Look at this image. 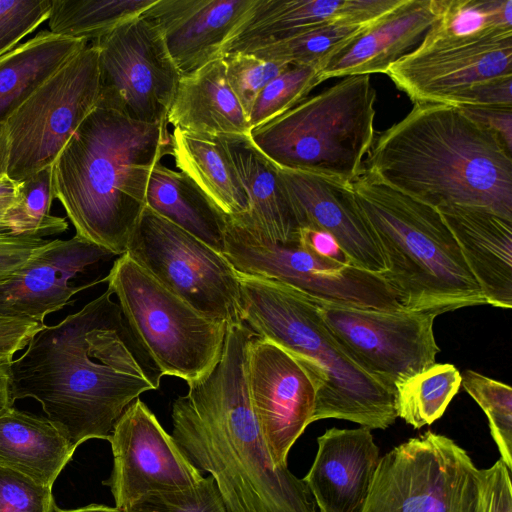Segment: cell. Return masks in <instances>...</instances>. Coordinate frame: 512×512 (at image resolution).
<instances>
[{
    "instance_id": "cell-1",
    "label": "cell",
    "mask_w": 512,
    "mask_h": 512,
    "mask_svg": "<svg viewBox=\"0 0 512 512\" xmlns=\"http://www.w3.org/2000/svg\"><path fill=\"white\" fill-rule=\"evenodd\" d=\"M106 290L60 323L45 326L7 366L13 400L34 398L75 446L109 440L124 410L162 373Z\"/></svg>"
},
{
    "instance_id": "cell-2",
    "label": "cell",
    "mask_w": 512,
    "mask_h": 512,
    "mask_svg": "<svg viewBox=\"0 0 512 512\" xmlns=\"http://www.w3.org/2000/svg\"><path fill=\"white\" fill-rule=\"evenodd\" d=\"M255 334L228 327L220 360L172 404V437L214 479L228 512H318L303 479L271 459L255 416L246 374Z\"/></svg>"
},
{
    "instance_id": "cell-3",
    "label": "cell",
    "mask_w": 512,
    "mask_h": 512,
    "mask_svg": "<svg viewBox=\"0 0 512 512\" xmlns=\"http://www.w3.org/2000/svg\"><path fill=\"white\" fill-rule=\"evenodd\" d=\"M457 107L416 103L379 133L363 171L437 209L479 207L512 220V157Z\"/></svg>"
},
{
    "instance_id": "cell-4",
    "label": "cell",
    "mask_w": 512,
    "mask_h": 512,
    "mask_svg": "<svg viewBox=\"0 0 512 512\" xmlns=\"http://www.w3.org/2000/svg\"><path fill=\"white\" fill-rule=\"evenodd\" d=\"M168 122L131 120L96 107L53 163V192L78 237L126 253L146 206L152 168L172 153Z\"/></svg>"
},
{
    "instance_id": "cell-5",
    "label": "cell",
    "mask_w": 512,
    "mask_h": 512,
    "mask_svg": "<svg viewBox=\"0 0 512 512\" xmlns=\"http://www.w3.org/2000/svg\"><path fill=\"white\" fill-rule=\"evenodd\" d=\"M238 279L242 322L257 337L290 354L315 383L312 423L335 418L370 430L395 423L394 389L350 356L324 322L314 298L274 280L242 274Z\"/></svg>"
},
{
    "instance_id": "cell-6",
    "label": "cell",
    "mask_w": 512,
    "mask_h": 512,
    "mask_svg": "<svg viewBox=\"0 0 512 512\" xmlns=\"http://www.w3.org/2000/svg\"><path fill=\"white\" fill-rule=\"evenodd\" d=\"M351 190L385 257L383 277L403 308L438 316L486 304L437 208L364 171Z\"/></svg>"
},
{
    "instance_id": "cell-7",
    "label": "cell",
    "mask_w": 512,
    "mask_h": 512,
    "mask_svg": "<svg viewBox=\"0 0 512 512\" xmlns=\"http://www.w3.org/2000/svg\"><path fill=\"white\" fill-rule=\"evenodd\" d=\"M371 75L344 77L251 129L253 144L275 166L350 184L363 173L375 138Z\"/></svg>"
},
{
    "instance_id": "cell-8",
    "label": "cell",
    "mask_w": 512,
    "mask_h": 512,
    "mask_svg": "<svg viewBox=\"0 0 512 512\" xmlns=\"http://www.w3.org/2000/svg\"><path fill=\"white\" fill-rule=\"evenodd\" d=\"M132 332L162 375L187 384L220 360L229 325L208 318L165 288L127 254L103 278Z\"/></svg>"
},
{
    "instance_id": "cell-9",
    "label": "cell",
    "mask_w": 512,
    "mask_h": 512,
    "mask_svg": "<svg viewBox=\"0 0 512 512\" xmlns=\"http://www.w3.org/2000/svg\"><path fill=\"white\" fill-rule=\"evenodd\" d=\"M98 99V50L89 42L2 125L1 173L21 181L53 165Z\"/></svg>"
},
{
    "instance_id": "cell-10",
    "label": "cell",
    "mask_w": 512,
    "mask_h": 512,
    "mask_svg": "<svg viewBox=\"0 0 512 512\" xmlns=\"http://www.w3.org/2000/svg\"><path fill=\"white\" fill-rule=\"evenodd\" d=\"M362 512H482V472L467 451L432 431L380 457Z\"/></svg>"
},
{
    "instance_id": "cell-11",
    "label": "cell",
    "mask_w": 512,
    "mask_h": 512,
    "mask_svg": "<svg viewBox=\"0 0 512 512\" xmlns=\"http://www.w3.org/2000/svg\"><path fill=\"white\" fill-rule=\"evenodd\" d=\"M198 313L243 323L238 274L223 256L145 206L126 253Z\"/></svg>"
},
{
    "instance_id": "cell-12",
    "label": "cell",
    "mask_w": 512,
    "mask_h": 512,
    "mask_svg": "<svg viewBox=\"0 0 512 512\" xmlns=\"http://www.w3.org/2000/svg\"><path fill=\"white\" fill-rule=\"evenodd\" d=\"M223 256L238 274L274 280L318 300L404 309L383 275L318 257L298 243L272 242L228 216Z\"/></svg>"
},
{
    "instance_id": "cell-13",
    "label": "cell",
    "mask_w": 512,
    "mask_h": 512,
    "mask_svg": "<svg viewBox=\"0 0 512 512\" xmlns=\"http://www.w3.org/2000/svg\"><path fill=\"white\" fill-rule=\"evenodd\" d=\"M98 50V107L131 120L167 122L180 73L159 28L140 14L92 41Z\"/></svg>"
},
{
    "instance_id": "cell-14",
    "label": "cell",
    "mask_w": 512,
    "mask_h": 512,
    "mask_svg": "<svg viewBox=\"0 0 512 512\" xmlns=\"http://www.w3.org/2000/svg\"><path fill=\"white\" fill-rule=\"evenodd\" d=\"M315 301L324 322L344 349L359 366L387 386L394 389L396 382L435 363L440 352L433 330L435 314Z\"/></svg>"
},
{
    "instance_id": "cell-15",
    "label": "cell",
    "mask_w": 512,
    "mask_h": 512,
    "mask_svg": "<svg viewBox=\"0 0 512 512\" xmlns=\"http://www.w3.org/2000/svg\"><path fill=\"white\" fill-rule=\"evenodd\" d=\"M386 74L414 104L455 106L477 84L512 76V30L465 38L428 31Z\"/></svg>"
},
{
    "instance_id": "cell-16",
    "label": "cell",
    "mask_w": 512,
    "mask_h": 512,
    "mask_svg": "<svg viewBox=\"0 0 512 512\" xmlns=\"http://www.w3.org/2000/svg\"><path fill=\"white\" fill-rule=\"evenodd\" d=\"M108 441L113 468L103 484L120 512L150 493L182 490L204 478L139 398L116 421Z\"/></svg>"
},
{
    "instance_id": "cell-17",
    "label": "cell",
    "mask_w": 512,
    "mask_h": 512,
    "mask_svg": "<svg viewBox=\"0 0 512 512\" xmlns=\"http://www.w3.org/2000/svg\"><path fill=\"white\" fill-rule=\"evenodd\" d=\"M246 374L271 459L276 466L287 465L290 449L312 423L316 385L290 354L256 335L247 348Z\"/></svg>"
},
{
    "instance_id": "cell-18",
    "label": "cell",
    "mask_w": 512,
    "mask_h": 512,
    "mask_svg": "<svg viewBox=\"0 0 512 512\" xmlns=\"http://www.w3.org/2000/svg\"><path fill=\"white\" fill-rule=\"evenodd\" d=\"M275 167L299 228L330 233L354 266L381 275L386 272L385 257L359 211L351 183Z\"/></svg>"
},
{
    "instance_id": "cell-19",
    "label": "cell",
    "mask_w": 512,
    "mask_h": 512,
    "mask_svg": "<svg viewBox=\"0 0 512 512\" xmlns=\"http://www.w3.org/2000/svg\"><path fill=\"white\" fill-rule=\"evenodd\" d=\"M111 252L75 235L55 239L19 273L0 285V314L44 323L45 317L72 304V296L103 282L70 280L87 267L113 257Z\"/></svg>"
},
{
    "instance_id": "cell-20",
    "label": "cell",
    "mask_w": 512,
    "mask_h": 512,
    "mask_svg": "<svg viewBox=\"0 0 512 512\" xmlns=\"http://www.w3.org/2000/svg\"><path fill=\"white\" fill-rule=\"evenodd\" d=\"M256 0H156L142 15L160 30L181 76L221 58Z\"/></svg>"
},
{
    "instance_id": "cell-21",
    "label": "cell",
    "mask_w": 512,
    "mask_h": 512,
    "mask_svg": "<svg viewBox=\"0 0 512 512\" xmlns=\"http://www.w3.org/2000/svg\"><path fill=\"white\" fill-rule=\"evenodd\" d=\"M303 478L318 512H362L380 460L370 429L330 428Z\"/></svg>"
},
{
    "instance_id": "cell-22",
    "label": "cell",
    "mask_w": 512,
    "mask_h": 512,
    "mask_svg": "<svg viewBox=\"0 0 512 512\" xmlns=\"http://www.w3.org/2000/svg\"><path fill=\"white\" fill-rule=\"evenodd\" d=\"M403 0H256L227 41L222 56L248 53L266 44L338 22L369 23Z\"/></svg>"
},
{
    "instance_id": "cell-23",
    "label": "cell",
    "mask_w": 512,
    "mask_h": 512,
    "mask_svg": "<svg viewBox=\"0 0 512 512\" xmlns=\"http://www.w3.org/2000/svg\"><path fill=\"white\" fill-rule=\"evenodd\" d=\"M437 17L435 0H404L321 62L320 80L386 74L390 66L420 45Z\"/></svg>"
},
{
    "instance_id": "cell-24",
    "label": "cell",
    "mask_w": 512,
    "mask_h": 512,
    "mask_svg": "<svg viewBox=\"0 0 512 512\" xmlns=\"http://www.w3.org/2000/svg\"><path fill=\"white\" fill-rule=\"evenodd\" d=\"M486 304L512 308V220L479 207L438 209Z\"/></svg>"
},
{
    "instance_id": "cell-25",
    "label": "cell",
    "mask_w": 512,
    "mask_h": 512,
    "mask_svg": "<svg viewBox=\"0 0 512 512\" xmlns=\"http://www.w3.org/2000/svg\"><path fill=\"white\" fill-rule=\"evenodd\" d=\"M167 122L194 133L250 134L248 117L228 84L222 57L180 77Z\"/></svg>"
},
{
    "instance_id": "cell-26",
    "label": "cell",
    "mask_w": 512,
    "mask_h": 512,
    "mask_svg": "<svg viewBox=\"0 0 512 512\" xmlns=\"http://www.w3.org/2000/svg\"><path fill=\"white\" fill-rule=\"evenodd\" d=\"M223 136L249 200L248 213L231 218L272 242L298 243L299 226L275 165L256 148L249 135Z\"/></svg>"
},
{
    "instance_id": "cell-27",
    "label": "cell",
    "mask_w": 512,
    "mask_h": 512,
    "mask_svg": "<svg viewBox=\"0 0 512 512\" xmlns=\"http://www.w3.org/2000/svg\"><path fill=\"white\" fill-rule=\"evenodd\" d=\"M75 447L47 418L13 406L0 413V466L45 486L73 457Z\"/></svg>"
},
{
    "instance_id": "cell-28",
    "label": "cell",
    "mask_w": 512,
    "mask_h": 512,
    "mask_svg": "<svg viewBox=\"0 0 512 512\" xmlns=\"http://www.w3.org/2000/svg\"><path fill=\"white\" fill-rule=\"evenodd\" d=\"M181 172L229 217L249 211V200L223 135L175 129L172 153Z\"/></svg>"
},
{
    "instance_id": "cell-29",
    "label": "cell",
    "mask_w": 512,
    "mask_h": 512,
    "mask_svg": "<svg viewBox=\"0 0 512 512\" xmlns=\"http://www.w3.org/2000/svg\"><path fill=\"white\" fill-rule=\"evenodd\" d=\"M145 202L152 211L223 254L227 215L186 174L156 163Z\"/></svg>"
},
{
    "instance_id": "cell-30",
    "label": "cell",
    "mask_w": 512,
    "mask_h": 512,
    "mask_svg": "<svg viewBox=\"0 0 512 512\" xmlns=\"http://www.w3.org/2000/svg\"><path fill=\"white\" fill-rule=\"evenodd\" d=\"M88 43L43 30L0 57V125Z\"/></svg>"
},
{
    "instance_id": "cell-31",
    "label": "cell",
    "mask_w": 512,
    "mask_h": 512,
    "mask_svg": "<svg viewBox=\"0 0 512 512\" xmlns=\"http://www.w3.org/2000/svg\"><path fill=\"white\" fill-rule=\"evenodd\" d=\"M156 0H52L48 17L53 34L94 41L142 14Z\"/></svg>"
},
{
    "instance_id": "cell-32",
    "label": "cell",
    "mask_w": 512,
    "mask_h": 512,
    "mask_svg": "<svg viewBox=\"0 0 512 512\" xmlns=\"http://www.w3.org/2000/svg\"><path fill=\"white\" fill-rule=\"evenodd\" d=\"M461 373L449 363H434L394 384L395 409L415 429L431 425L446 411L461 387Z\"/></svg>"
},
{
    "instance_id": "cell-33",
    "label": "cell",
    "mask_w": 512,
    "mask_h": 512,
    "mask_svg": "<svg viewBox=\"0 0 512 512\" xmlns=\"http://www.w3.org/2000/svg\"><path fill=\"white\" fill-rule=\"evenodd\" d=\"M374 21L338 22L316 27L266 44L248 53L261 59L284 62L289 65L318 67L326 58L365 31Z\"/></svg>"
},
{
    "instance_id": "cell-34",
    "label": "cell",
    "mask_w": 512,
    "mask_h": 512,
    "mask_svg": "<svg viewBox=\"0 0 512 512\" xmlns=\"http://www.w3.org/2000/svg\"><path fill=\"white\" fill-rule=\"evenodd\" d=\"M52 177L51 165L19 181V198L6 216L4 232L43 238L67 230L66 219L50 213L55 199Z\"/></svg>"
},
{
    "instance_id": "cell-35",
    "label": "cell",
    "mask_w": 512,
    "mask_h": 512,
    "mask_svg": "<svg viewBox=\"0 0 512 512\" xmlns=\"http://www.w3.org/2000/svg\"><path fill=\"white\" fill-rule=\"evenodd\" d=\"M435 6L434 34L465 38L512 30V0H435Z\"/></svg>"
},
{
    "instance_id": "cell-36",
    "label": "cell",
    "mask_w": 512,
    "mask_h": 512,
    "mask_svg": "<svg viewBox=\"0 0 512 512\" xmlns=\"http://www.w3.org/2000/svg\"><path fill=\"white\" fill-rule=\"evenodd\" d=\"M461 385L486 414L501 460L512 469V388L472 370L461 375Z\"/></svg>"
},
{
    "instance_id": "cell-37",
    "label": "cell",
    "mask_w": 512,
    "mask_h": 512,
    "mask_svg": "<svg viewBox=\"0 0 512 512\" xmlns=\"http://www.w3.org/2000/svg\"><path fill=\"white\" fill-rule=\"evenodd\" d=\"M321 82L317 66L290 65L258 94L248 115L251 129L294 107Z\"/></svg>"
},
{
    "instance_id": "cell-38",
    "label": "cell",
    "mask_w": 512,
    "mask_h": 512,
    "mask_svg": "<svg viewBox=\"0 0 512 512\" xmlns=\"http://www.w3.org/2000/svg\"><path fill=\"white\" fill-rule=\"evenodd\" d=\"M121 512H228L209 475L192 487L150 493Z\"/></svg>"
},
{
    "instance_id": "cell-39",
    "label": "cell",
    "mask_w": 512,
    "mask_h": 512,
    "mask_svg": "<svg viewBox=\"0 0 512 512\" xmlns=\"http://www.w3.org/2000/svg\"><path fill=\"white\" fill-rule=\"evenodd\" d=\"M228 84L247 117L261 90L290 65L258 58L249 53L222 56Z\"/></svg>"
},
{
    "instance_id": "cell-40",
    "label": "cell",
    "mask_w": 512,
    "mask_h": 512,
    "mask_svg": "<svg viewBox=\"0 0 512 512\" xmlns=\"http://www.w3.org/2000/svg\"><path fill=\"white\" fill-rule=\"evenodd\" d=\"M52 0H0V57L48 20Z\"/></svg>"
},
{
    "instance_id": "cell-41",
    "label": "cell",
    "mask_w": 512,
    "mask_h": 512,
    "mask_svg": "<svg viewBox=\"0 0 512 512\" xmlns=\"http://www.w3.org/2000/svg\"><path fill=\"white\" fill-rule=\"evenodd\" d=\"M52 488L0 466V512H56Z\"/></svg>"
},
{
    "instance_id": "cell-42",
    "label": "cell",
    "mask_w": 512,
    "mask_h": 512,
    "mask_svg": "<svg viewBox=\"0 0 512 512\" xmlns=\"http://www.w3.org/2000/svg\"><path fill=\"white\" fill-rule=\"evenodd\" d=\"M50 241L0 232V285L19 273Z\"/></svg>"
},
{
    "instance_id": "cell-43",
    "label": "cell",
    "mask_w": 512,
    "mask_h": 512,
    "mask_svg": "<svg viewBox=\"0 0 512 512\" xmlns=\"http://www.w3.org/2000/svg\"><path fill=\"white\" fill-rule=\"evenodd\" d=\"M482 472V512H512L510 470L499 459Z\"/></svg>"
},
{
    "instance_id": "cell-44",
    "label": "cell",
    "mask_w": 512,
    "mask_h": 512,
    "mask_svg": "<svg viewBox=\"0 0 512 512\" xmlns=\"http://www.w3.org/2000/svg\"><path fill=\"white\" fill-rule=\"evenodd\" d=\"M45 326L35 320L0 314V365L7 366Z\"/></svg>"
},
{
    "instance_id": "cell-45",
    "label": "cell",
    "mask_w": 512,
    "mask_h": 512,
    "mask_svg": "<svg viewBox=\"0 0 512 512\" xmlns=\"http://www.w3.org/2000/svg\"><path fill=\"white\" fill-rule=\"evenodd\" d=\"M454 107L512 108V76L477 84L462 94Z\"/></svg>"
},
{
    "instance_id": "cell-46",
    "label": "cell",
    "mask_w": 512,
    "mask_h": 512,
    "mask_svg": "<svg viewBox=\"0 0 512 512\" xmlns=\"http://www.w3.org/2000/svg\"><path fill=\"white\" fill-rule=\"evenodd\" d=\"M468 118L496 133L512 150V108L457 107Z\"/></svg>"
},
{
    "instance_id": "cell-47",
    "label": "cell",
    "mask_w": 512,
    "mask_h": 512,
    "mask_svg": "<svg viewBox=\"0 0 512 512\" xmlns=\"http://www.w3.org/2000/svg\"><path fill=\"white\" fill-rule=\"evenodd\" d=\"M298 245L318 257L353 265L338 241L330 233L322 229L313 227L299 228Z\"/></svg>"
},
{
    "instance_id": "cell-48",
    "label": "cell",
    "mask_w": 512,
    "mask_h": 512,
    "mask_svg": "<svg viewBox=\"0 0 512 512\" xmlns=\"http://www.w3.org/2000/svg\"><path fill=\"white\" fill-rule=\"evenodd\" d=\"M20 182L0 173V232H4V222L8 212L19 198Z\"/></svg>"
},
{
    "instance_id": "cell-49",
    "label": "cell",
    "mask_w": 512,
    "mask_h": 512,
    "mask_svg": "<svg viewBox=\"0 0 512 512\" xmlns=\"http://www.w3.org/2000/svg\"><path fill=\"white\" fill-rule=\"evenodd\" d=\"M10 381L6 366L0 365V413L13 406Z\"/></svg>"
},
{
    "instance_id": "cell-50",
    "label": "cell",
    "mask_w": 512,
    "mask_h": 512,
    "mask_svg": "<svg viewBox=\"0 0 512 512\" xmlns=\"http://www.w3.org/2000/svg\"><path fill=\"white\" fill-rule=\"evenodd\" d=\"M56 512H120L115 507H109L101 504H90L84 507L76 508V509H70V510H63L58 508Z\"/></svg>"
},
{
    "instance_id": "cell-51",
    "label": "cell",
    "mask_w": 512,
    "mask_h": 512,
    "mask_svg": "<svg viewBox=\"0 0 512 512\" xmlns=\"http://www.w3.org/2000/svg\"><path fill=\"white\" fill-rule=\"evenodd\" d=\"M1 134H2V125H0V141H1ZM1 173V170H0Z\"/></svg>"
}]
</instances>
